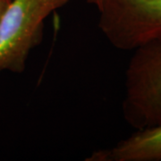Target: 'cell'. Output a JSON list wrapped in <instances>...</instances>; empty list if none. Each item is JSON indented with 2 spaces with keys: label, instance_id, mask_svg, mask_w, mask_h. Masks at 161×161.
Listing matches in <instances>:
<instances>
[{
  "label": "cell",
  "instance_id": "6",
  "mask_svg": "<svg viewBox=\"0 0 161 161\" xmlns=\"http://www.w3.org/2000/svg\"><path fill=\"white\" fill-rule=\"evenodd\" d=\"M98 1H99V0H88V2H89V3H91V4H93V5H94L95 6L98 5Z\"/></svg>",
  "mask_w": 161,
  "mask_h": 161
},
{
  "label": "cell",
  "instance_id": "2",
  "mask_svg": "<svg viewBox=\"0 0 161 161\" xmlns=\"http://www.w3.org/2000/svg\"><path fill=\"white\" fill-rule=\"evenodd\" d=\"M132 52L125 74L122 114L139 130L161 121V38Z\"/></svg>",
  "mask_w": 161,
  "mask_h": 161
},
{
  "label": "cell",
  "instance_id": "1",
  "mask_svg": "<svg viewBox=\"0 0 161 161\" xmlns=\"http://www.w3.org/2000/svg\"><path fill=\"white\" fill-rule=\"evenodd\" d=\"M70 0H11L0 22V74L25 71L31 52L41 42L47 18Z\"/></svg>",
  "mask_w": 161,
  "mask_h": 161
},
{
  "label": "cell",
  "instance_id": "3",
  "mask_svg": "<svg viewBox=\"0 0 161 161\" xmlns=\"http://www.w3.org/2000/svg\"><path fill=\"white\" fill-rule=\"evenodd\" d=\"M98 26L111 46L132 51L161 38V0H99Z\"/></svg>",
  "mask_w": 161,
  "mask_h": 161
},
{
  "label": "cell",
  "instance_id": "5",
  "mask_svg": "<svg viewBox=\"0 0 161 161\" xmlns=\"http://www.w3.org/2000/svg\"><path fill=\"white\" fill-rule=\"evenodd\" d=\"M10 2H11V0H0V22L4 16Z\"/></svg>",
  "mask_w": 161,
  "mask_h": 161
},
{
  "label": "cell",
  "instance_id": "4",
  "mask_svg": "<svg viewBox=\"0 0 161 161\" xmlns=\"http://www.w3.org/2000/svg\"><path fill=\"white\" fill-rule=\"evenodd\" d=\"M86 161H161V121L135 130L115 145L94 150Z\"/></svg>",
  "mask_w": 161,
  "mask_h": 161
}]
</instances>
